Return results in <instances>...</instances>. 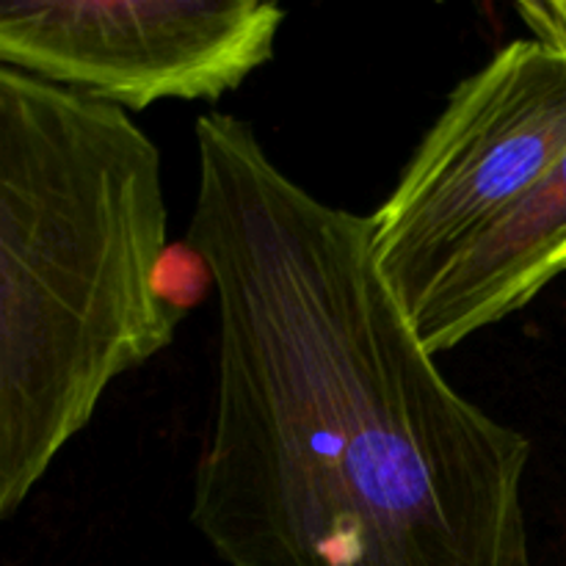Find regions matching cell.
<instances>
[{"instance_id": "1", "label": "cell", "mask_w": 566, "mask_h": 566, "mask_svg": "<svg viewBox=\"0 0 566 566\" xmlns=\"http://www.w3.org/2000/svg\"><path fill=\"white\" fill-rule=\"evenodd\" d=\"M186 243L219 298L191 523L230 566H531L528 437L437 368L370 216L282 171L247 119H197Z\"/></svg>"}, {"instance_id": "2", "label": "cell", "mask_w": 566, "mask_h": 566, "mask_svg": "<svg viewBox=\"0 0 566 566\" xmlns=\"http://www.w3.org/2000/svg\"><path fill=\"white\" fill-rule=\"evenodd\" d=\"M164 164L119 105L0 61V523L175 343Z\"/></svg>"}, {"instance_id": "3", "label": "cell", "mask_w": 566, "mask_h": 566, "mask_svg": "<svg viewBox=\"0 0 566 566\" xmlns=\"http://www.w3.org/2000/svg\"><path fill=\"white\" fill-rule=\"evenodd\" d=\"M566 153V53L514 39L459 83L370 216L374 258L403 313Z\"/></svg>"}, {"instance_id": "4", "label": "cell", "mask_w": 566, "mask_h": 566, "mask_svg": "<svg viewBox=\"0 0 566 566\" xmlns=\"http://www.w3.org/2000/svg\"><path fill=\"white\" fill-rule=\"evenodd\" d=\"M285 11L260 0H0V61L144 111L219 99L269 64Z\"/></svg>"}, {"instance_id": "5", "label": "cell", "mask_w": 566, "mask_h": 566, "mask_svg": "<svg viewBox=\"0 0 566 566\" xmlns=\"http://www.w3.org/2000/svg\"><path fill=\"white\" fill-rule=\"evenodd\" d=\"M564 274L566 153L528 197L442 271L407 318L437 357L528 307Z\"/></svg>"}, {"instance_id": "6", "label": "cell", "mask_w": 566, "mask_h": 566, "mask_svg": "<svg viewBox=\"0 0 566 566\" xmlns=\"http://www.w3.org/2000/svg\"><path fill=\"white\" fill-rule=\"evenodd\" d=\"M517 14L534 33L531 39L547 44V48L566 53V0H551V3H520Z\"/></svg>"}]
</instances>
